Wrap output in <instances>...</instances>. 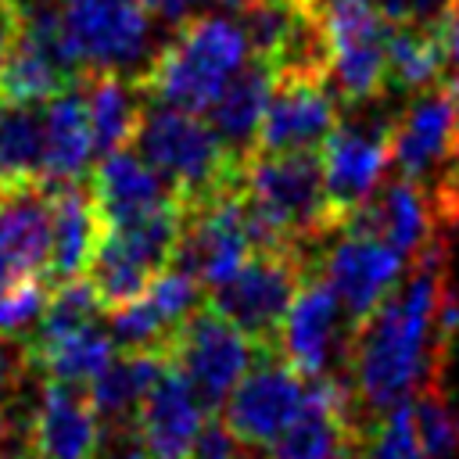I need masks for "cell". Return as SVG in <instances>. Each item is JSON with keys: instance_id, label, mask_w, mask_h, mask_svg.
<instances>
[{"instance_id": "ffe728a7", "label": "cell", "mask_w": 459, "mask_h": 459, "mask_svg": "<svg viewBox=\"0 0 459 459\" xmlns=\"http://www.w3.org/2000/svg\"><path fill=\"white\" fill-rule=\"evenodd\" d=\"M90 197L97 208L100 226H122L143 219L169 201H176L172 186L136 154L133 143L100 154L90 169Z\"/></svg>"}, {"instance_id": "836d02e7", "label": "cell", "mask_w": 459, "mask_h": 459, "mask_svg": "<svg viewBox=\"0 0 459 459\" xmlns=\"http://www.w3.org/2000/svg\"><path fill=\"white\" fill-rule=\"evenodd\" d=\"M434 36H437V47H441V57H445V86L459 97V0H452L441 18L434 22Z\"/></svg>"}, {"instance_id": "484cf974", "label": "cell", "mask_w": 459, "mask_h": 459, "mask_svg": "<svg viewBox=\"0 0 459 459\" xmlns=\"http://www.w3.org/2000/svg\"><path fill=\"white\" fill-rule=\"evenodd\" d=\"M273 82H276V68L262 57H247V65L222 86V93L204 111L212 129L222 136V143L240 161L255 151V136H258V126H262V115H265Z\"/></svg>"}, {"instance_id": "4316f807", "label": "cell", "mask_w": 459, "mask_h": 459, "mask_svg": "<svg viewBox=\"0 0 459 459\" xmlns=\"http://www.w3.org/2000/svg\"><path fill=\"white\" fill-rule=\"evenodd\" d=\"M169 366L165 351H118L90 384V405L97 409L100 423L115 427V423H129L136 405L143 402V394L154 387V380L161 377V369Z\"/></svg>"}, {"instance_id": "52a82bcc", "label": "cell", "mask_w": 459, "mask_h": 459, "mask_svg": "<svg viewBox=\"0 0 459 459\" xmlns=\"http://www.w3.org/2000/svg\"><path fill=\"white\" fill-rule=\"evenodd\" d=\"M183 222H186V204L176 197L143 219H133L122 226H100V240L86 276L97 298L104 301V312L136 298L147 287L151 273L172 262Z\"/></svg>"}, {"instance_id": "f35d334b", "label": "cell", "mask_w": 459, "mask_h": 459, "mask_svg": "<svg viewBox=\"0 0 459 459\" xmlns=\"http://www.w3.org/2000/svg\"><path fill=\"white\" fill-rule=\"evenodd\" d=\"M22 22V0H0V50L14 39Z\"/></svg>"}, {"instance_id": "f546056e", "label": "cell", "mask_w": 459, "mask_h": 459, "mask_svg": "<svg viewBox=\"0 0 459 459\" xmlns=\"http://www.w3.org/2000/svg\"><path fill=\"white\" fill-rule=\"evenodd\" d=\"M387 86L402 93H420L445 79V57L434 29L423 25H387L384 36Z\"/></svg>"}, {"instance_id": "2e32d148", "label": "cell", "mask_w": 459, "mask_h": 459, "mask_svg": "<svg viewBox=\"0 0 459 459\" xmlns=\"http://www.w3.org/2000/svg\"><path fill=\"white\" fill-rule=\"evenodd\" d=\"M459 158V97L434 82L391 118V169L409 179H427Z\"/></svg>"}, {"instance_id": "f1b7e54d", "label": "cell", "mask_w": 459, "mask_h": 459, "mask_svg": "<svg viewBox=\"0 0 459 459\" xmlns=\"http://www.w3.org/2000/svg\"><path fill=\"white\" fill-rule=\"evenodd\" d=\"M43 179V115L36 104L0 111V194Z\"/></svg>"}, {"instance_id": "9c48e42d", "label": "cell", "mask_w": 459, "mask_h": 459, "mask_svg": "<svg viewBox=\"0 0 459 459\" xmlns=\"http://www.w3.org/2000/svg\"><path fill=\"white\" fill-rule=\"evenodd\" d=\"M330 222L362 208L391 172V118H337L316 147Z\"/></svg>"}, {"instance_id": "44dd1931", "label": "cell", "mask_w": 459, "mask_h": 459, "mask_svg": "<svg viewBox=\"0 0 459 459\" xmlns=\"http://www.w3.org/2000/svg\"><path fill=\"white\" fill-rule=\"evenodd\" d=\"M337 226L369 230L412 262L434 240V204L420 179L394 176V179H384L380 190L362 208L344 215Z\"/></svg>"}, {"instance_id": "6da1fadb", "label": "cell", "mask_w": 459, "mask_h": 459, "mask_svg": "<svg viewBox=\"0 0 459 459\" xmlns=\"http://www.w3.org/2000/svg\"><path fill=\"white\" fill-rule=\"evenodd\" d=\"M405 273L402 287L355 326L348 344V384L355 402L373 416L420 394L434 373V355L441 351L434 333V316L441 301V247L430 240Z\"/></svg>"}, {"instance_id": "7c38bea8", "label": "cell", "mask_w": 459, "mask_h": 459, "mask_svg": "<svg viewBox=\"0 0 459 459\" xmlns=\"http://www.w3.org/2000/svg\"><path fill=\"white\" fill-rule=\"evenodd\" d=\"M255 251L258 247L251 240L247 204L233 183L186 208V222L172 251V262L190 269L204 290H215L226 280H233Z\"/></svg>"}, {"instance_id": "8fae6325", "label": "cell", "mask_w": 459, "mask_h": 459, "mask_svg": "<svg viewBox=\"0 0 459 459\" xmlns=\"http://www.w3.org/2000/svg\"><path fill=\"white\" fill-rule=\"evenodd\" d=\"M305 394H308V380L273 348H265L251 362V369L237 380V387L226 394L215 416L237 437L240 448L265 452L280 437V430L298 416Z\"/></svg>"}, {"instance_id": "30bf717a", "label": "cell", "mask_w": 459, "mask_h": 459, "mask_svg": "<svg viewBox=\"0 0 459 459\" xmlns=\"http://www.w3.org/2000/svg\"><path fill=\"white\" fill-rule=\"evenodd\" d=\"M351 333L355 326L344 316L337 294L326 287V280L319 273H301L276 326L273 351L287 359L305 380H316L333 373L348 359Z\"/></svg>"}, {"instance_id": "4dcf8cb0", "label": "cell", "mask_w": 459, "mask_h": 459, "mask_svg": "<svg viewBox=\"0 0 459 459\" xmlns=\"http://www.w3.org/2000/svg\"><path fill=\"white\" fill-rule=\"evenodd\" d=\"M344 459H430L416 437L412 398L377 412L369 434L362 441H351Z\"/></svg>"}, {"instance_id": "603a6c76", "label": "cell", "mask_w": 459, "mask_h": 459, "mask_svg": "<svg viewBox=\"0 0 459 459\" xmlns=\"http://www.w3.org/2000/svg\"><path fill=\"white\" fill-rule=\"evenodd\" d=\"M22 351H25L29 373H39L43 380H68L86 387L118 355V344L108 323L90 319L54 333H25Z\"/></svg>"}, {"instance_id": "1f68e13d", "label": "cell", "mask_w": 459, "mask_h": 459, "mask_svg": "<svg viewBox=\"0 0 459 459\" xmlns=\"http://www.w3.org/2000/svg\"><path fill=\"white\" fill-rule=\"evenodd\" d=\"M147 301H151V308L176 330L186 316H194L201 305H204V298H208V290L201 287V280L190 273V269H183L179 262H165L161 269H154L151 273V280H147V287L140 290Z\"/></svg>"}, {"instance_id": "3957f363", "label": "cell", "mask_w": 459, "mask_h": 459, "mask_svg": "<svg viewBox=\"0 0 459 459\" xmlns=\"http://www.w3.org/2000/svg\"><path fill=\"white\" fill-rule=\"evenodd\" d=\"M255 247H290L294 237L333 226L316 151H251L237 169Z\"/></svg>"}, {"instance_id": "60d3db41", "label": "cell", "mask_w": 459, "mask_h": 459, "mask_svg": "<svg viewBox=\"0 0 459 459\" xmlns=\"http://www.w3.org/2000/svg\"><path fill=\"white\" fill-rule=\"evenodd\" d=\"M7 459H39V455H36V452H32L29 445H22V448H14V452H11Z\"/></svg>"}, {"instance_id": "9a60e30c", "label": "cell", "mask_w": 459, "mask_h": 459, "mask_svg": "<svg viewBox=\"0 0 459 459\" xmlns=\"http://www.w3.org/2000/svg\"><path fill=\"white\" fill-rule=\"evenodd\" d=\"M337 118L341 100L323 72H276L255 151H316Z\"/></svg>"}, {"instance_id": "74e56055", "label": "cell", "mask_w": 459, "mask_h": 459, "mask_svg": "<svg viewBox=\"0 0 459 459\" xmlns=\"http://www.w3.org/2000/svg\"><path fill=\"white\" fill-rule=\"evenodd\" d=\"M143 7H147V14L165 29H172V25H179L183 18H190V14H197V11H204V7H212V0H140Z\"/></svg>"}, {"instance_id": "cb8c5ba5", "label": "cell", "mask_w": 459, "mask_h": 459, "mask_svg": "<svg viewBox=\"0 0 459 459\" xmlns=\"http://www.w3.org/2000/svg\"><path fill=\"white\" fill-rule=\"evenodd\" d=\"M39 115H43V179L39 183H82L97 161L82 79L54 93L50 100H43Z\"/></svg>"}, {"instance_id": "ac0fdd59", "label": "cell", "mask_w": 459, "mask_h": 459, "mask_svg": "<svg viewBox=\"0 0 459 459\" xmlns=\"http://www.w3.org/2000/svg\"><path fill=\"white\" fill-rule=\"evenodd\" d=\"M355 391L348 380L326 373L308 380L305 405L262 452L265 459H344L351 445Z\"/></svg>"}, {"instance_id": "e0dca14e", "label": "cell", "mask_w": 459, "mask_h": 459, "mask_svg": "<svg viewBox=\"0 0 459 459\" xmlns=\"http://www.w3.org/2000/svg\"><path fill=\"white\" fill-rule=\"evenodd\" d=\"M215 412L194 391V384L169 362L154 387L133 412V430L147 459H186Z\"/></svg>"}, {"instance_id": "b9f144b4", "label": "cell", "mask_w": 459, "mask_h": 459, "mask_svg": "<svg viewBox=\"0 0 459 459\" xmlns=\"http://www.w3.org/2000/svg\"><path fill=\"white\" fill-rule=\"evenodd\" d=\"M0 100H4V97H0Z\"/></svg>"}, {"instance_id": "8d00e7d4", "label": "cell", "mask_w": 459, "mask_h": 459, "mask_svg": "<svg viewBox=\"0 0 459 459\" xmlns=\"http://www.w3.org/2000/svg\"><path fill=\"white\" fill-rule=\"evenodd\" d=\"M240 452L244 448L237 445V437L222 427L219 416H212L208 427H204V434L197 437V445H194V452L186 459H240Z\"/></svg>"}, {"instance_id": "d6986e66", "label": "cell", "mask_w": 459, "mask_h": 459, "mask_svg": "<svg viewBox=\"0 0 459 459\" xmlns=\"http://www.w3.org/2000/svg\"><path fill=\"white\" fill-rule=\"evenodd\" d=\"M100 437L104 423L90 405L86 387L68 380H43L29 416L25 445L39 459H97Z\"/></svg>"}, {"instance_id": "e575fe53", "label": "cell", "mask_w": 459, "mask_h": 459, "mask_svg": "<svg viewBox=\"0 0 459 459\" xmlns=\"http://www.w3.org/2000/svg\"><path fill=\"white\" fill-rule=\"evenodd\" d=\"M448 4L452 0H377L387 25H423V29H434V22Z\"/></svg>"}, {"instance_id": "d4e9b609", "label": "cell", "mask_w": 459, "mask_h": 459, "mask_svg": "<svg viewBox=\"0 0 459 459\" xmlns=\"http://www.w3.org/2000/svg\"><path fill=\"white\" fill-rule=\"evenodd\" d=\"M50 251V208L43 186H22L0 194V287L47 276Z\"/></svg>"}, {"instance_id": "7402d4cb", "label": "cell", "mask_w": 459, "mask_h": 459, "mask_svg": "<svg viewBox=\"0 0 459 459\" xmlns=\"http://www.w3.org/2000/svg\"><path fill=\"white\" fill-rule=\"evenodd\" d=\"M50 208V251H47V280H75L86 276L97 240L100 219L93 197L82 183H39Z\"/></svg>"}, {"instance_id": "4fadbf2b", "label": "cell", "mask_w": 459, "mask_h": 459, "mask_svg": "<svg viewBox=\"0 0 459 459\" xmlns=\"http://www.w3.org/2000/svg\"><path fill=\"white\" fill-rule=\"evenodd\" d=\"M337 230L341 237L330 240L316 273L337 294L351 326H359L402 287L409 273V258L369 230H351V226H337Z\"/></svg>"}, {"instance_id": "7a4b0ae2", "label": "cell", "mask_w": 459, "mask_h": 459, "mask_svg": "<svg viewBox=\"0 0 459 459\" xmlns=\"http://www.w3.org/2000/svg\"><path fill=\"white\" fill-rule=\"evenodd\" d=\"M251 47L230 11L204 7L169 29L147 68L136 75L143 100L204 115L222 86L247 65Z\"/></svg>"}, {"instance_id": "83f0119b", "label": "cell", "mask_w": 459, "mask_h": 459, "mask_svg": "<svg viewBox=\"0 0 459 459\" xmlns=\"http://www.w3.org/2000/svg\"><path fill=\"white\" fill-rule=\"evenodd\" d=\"M82 93H86L97 158L115 151V147L133 143L140 111H143V93H140L136 79L122 75V72H86Z\"/></svg>"}, {"instance_id": "ba28073f", "label": "cell", "mask_w": 459, "mask_h": 459, "mask_svg": "<svg viewBox=\"0 0 459 459\" xmlns=\"http://www.w3.org/2000/svg\"><path fill=\"white\" fill-rule=\"evenodd\" d=\"M262 351L265 344H258L208 301L194 316H186L169 341V362L194 384V391L204 398L212 412H219L226 394L237 387V380L251 369V362Z\"/></svg>"}, {"instance_id": "ab89813d", "label": "cell", "mask_w": 459, "mask_h": 459, "mask_svg": "<svg viewBox=\"0 0 459 459\" xmlns=\"http://www.w3.org/2000/svg\"><path fill=\"white\" fill-rule=\"evenodd\" d=\"M14 448H18V445H14V423H11V416L0 409V459H7Z\"/></svg>"}, {"instance_id": "5bb4252c", "label": "cell", "mask_w": 459, "mask_h": 459, "mask_svg": "<svg viewBox=\"0 0 459 459\" xmlns=\"http://www.w3.org/2000/svg\"><path fill=\"white\" fill-rule=\"evenodd\" d=\"M301 262L294 258V247H258L233 280L208 290V305L222 312L230 323H237L244 333H251L258 344L273 348L276 326L287 312V301L301 280Z\"/></svg>"}, {"instance_id": "d6a6232c", "label": "cell", "mask_w": 459, "mask_h": 459, "mask_svg": "<svg viewBox=\"0 0 459 459\" xmlns=\"http://www.w3.org/2000/svg\"><path fill=\"white\" fill-rule=\"evenodd\" d=\"M412 423H416V437L430 459L459 455V416L452 412V405L441 394H434L427 387L420 394H412Z\"/></svg>"}, {"instance_id": "d590c367", "label": "cell", "mask_w": 459, "mask_h": 459, "mask_svg": "<svg viewBox=\"0 0 459 459\" xmlns=\"http://www.w3.org/2000/svg\"><path fill=\"white\" fill-rule=\"evenodd\" d=\"M22 373H29L25 366V351H22V337H7L0 333V409L7 402H14Z\"/></svg>"}, {"instance_id": "277c9868", "label": "cell", "mask_w": 459, "mask_h": 459, "mask_svg": "<svg viewBox=\"0 0 459 459\" xmlns=\"http://www.w3.org/2000/svg\"><path fill=\"white\" fill-rule=\"evenodd\" d=\"M133 147L186 208L237 183L240 158L197 111L143 100Z\"/></svg>"}, {"instance_id": "5b68a950", "label": "cell", "mask_w": 459, "mask_h": 459, "mask_svg": "<svg viewBox=\"0 0 459 459\" xmlns=\"http://www.w3.org/2000/svg\"><path fill=\"white\" fill-rule=\"evenodd\" d=\"M323 36V75L341 108H366L387 90V18L377 0H312Z\"/></svg>"}, {"instance_id": "8992f818", "label": "cell", "mask_w": 459, "mask_h": 459, "mask_svg": "<svg viewBox=\"0 0 459 459\" xmlns=\"http://www.w3.org/2000/svg\"><path fill=\"white\" fill-rule=\"evenodd\" d=\"M61 22L82 72L136 79L165 39L140 0H61Z\"/></svg>"}]
</instances>
